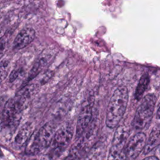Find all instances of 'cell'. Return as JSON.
I'll return each instance as SVG.
<instances>
[{"label": "cell", "mask_w": 160, "mask_h": 160, "mask_svg": "<svg viewBox=\"0 0 160 160\" xmlns=\"http://www.w3.org/2000/svg\"><path fill=\"white\" fill-rule=\"evenodd\" d=\"M146 144V136L142 132L134 135L127 142L126 152L127 158L135 159L144 149Z\"/></svg>", "instance_id": "8"}, {"label": "cell", "mask_w": 160, "mask_h": 160, "mask_svg": "<svg viewBox=\"0 0 160 160\" xmlns=\"http://www.w3.org/2000/svg\"><path fill=\"white\" fill-rule=\"evenodd\" d=\"M93 102L92 99L86 101L79 113L76 126V138H80L89 126L92 118Z\"/></svg>", "instance_id": "6"}, {"label": "cell", "mask_w": 160, "mask_h": 160, "mask_svg": "<svg viewBox=\"0 0 160 160\" xmlns=\"http://www.w3.org/2000/svg\"><path fill=\"white\" fill-rule=\"evenodd\" d=\"M67 155L66 149L51 148V149L44 155L41 160H64Z\"/></svg>", "instance_id": "12"}, {"label": "cell", "mask_w": 160, "mask_h": 160, "mask_svg": "<svg viewBox=\"0 0 160 160\" xmlns=\"http://www.w3.org/2000/svg\"><path fill=\"white\" fill-rule=\"evenodd\" d=\"M73 135V128L71 124H66L59 128L54 134L51 147L66 149L70 143Z\"/></svg>", "instance_id": "7"}, {"label": "cell", "mask_w": 160, "mask_h": 160, "mask_svg": "<svg viewBox=\"0 0 160 160\" xmlns=\"http://www.w3.org/2000/svg\"><path fill=\"white\" fill-rule=\"evenodd\" d=\"M2 154V152H1V149H0V156H1Z\"/></svg>", "instance_id": "21"}, {"label": "cell", "mask_w": 160, "mask_h": 160, "mask_svg": "<svg viewBox=\"0 0 160 160\" xmlns=\"http://www.w3.org/2000/svg\"><path fill=\"white\" fill-rule=\"evenodd\" d=\"M55 126L51 122L45 124L28 141L26 152L28 154H36L48 148L52 142L54 134Z\"/></svg>", "instance_id": "2"}, {"label": "cell", "mask_w": 160, "mask_h": 160, "mask_svg": "<svg viewBox=\"0 0 160 160\" xmlns=\"http://www.w3.org/2000/svg\"><path fill=\"white\" fill-rule=\"evenodd\" d=\"M156 152V155H157V156H156V157L158 158V159L160 158V144L158 146Z\"/></svg>", "instance_id": "19"}, {"label": "cell", "mask_w": 160, "mask_h": 160, "mask_svg": "<svg viewBox=\"0 0 160 160\" xmlns=\"http://www.w3.org/2000/svg\"><path fill=\"white\" fill-rule=\"evenodd\" d=\"M28 96L22 92L15 98L7 102L2 114V122L4 126L12 128L18 126L21 118L24 102Z\"/></svg>", "instance_id": "4"}, {"label": "cell", "mask_w": 160, "mask_h": 160, "mask_svg": "<svg viewBox=\"0 0 160 160\" xmlns=\"http://www.w3.org/2000/svg\"><path fill=\"white\" fill-rule=\"evenodd\" d=\"M22 71V70L21 68L14 69V70H12L9 76V81L13 82L14 81H15L19 77V76L21 74Z\"/></svg>", "instance_id": "17"}, {"label": "cell", "mask_w": 160, "mask_h": 160, "mask_svg": "<svg viewBox=\"0 0 160 160\" xmlns=\"http://www.w3.org/2000/svg\"><path fill=\"white\" fill-rule=\"evenodd\" d=\"M36 32L34 29L31 27L23 28L15 38L12 47L13 49H22L29 44L34 39Z\"/></svg>", "instance_id": "9"}, {"label": "cell", "mask_w": 160, "mask_h": 160, "mask_svg": "<svg viewBox=\"0 0 160 160\" xmlns=\"http://www.w3.org/2000/svg\"><path fill=\"white\" fill-rule=\"evenodd\" d=\"M149 83V77L148 74H145L140 78L138 86L135 91V98L137 100H140L142 98V95L146 91Z\"/></svg>", "instance_id": "14"}, {"label": "cell", "mask_w": 160, "mask_h": 160, "mask_svg": "<svg viewBox=\"0 0 160 160\" xmlns=\"http://www.w3.org/2000/svg\"><path fill=\"white\" fill-rule=\"evenodd\" d=\"M143 160H159V159L156 158L155 156H149L148 158H146Z\"/></svg>", "instance_id": "20"}, {"label": "cell", "mask_w": 160, "mask_h": 160, "mask_svg": "<svg viewBox=\"0 0 160 160\" xmlns=\"http://www.w3.org/2000/svg\"><path fill=\"white\" fill-rule=\"evenodd\" d=\"M129 130L126 126H119L116 130L109 149L108 160H126V146Z\"/></svg>", "instance_id": "5"}, {"label": "cell", "mask_w": 160, "mask_h": 160, "mask_svg": "<svg viewBox=\"0 0 160 160\" xmlns=\"http://www.w3.org/2000/svg\"><path fill=\"white\" fill-rule=\"evenodd\" d=\"M156 118L158 119H160V101L159 102V105H158V110H157V112H156Z\"/></svg>", "instance_id": "18"}, {"label": "cell", "mask_w": 160, "mask_h": 160, "mask_svg": "<svg viewBox=\"0 0 160 160\" xmlns=\"http://www.w3.org/2000/svg\"><path fill=\"white\" fill-rule=\"evenodd\" d=\"M160 136V128L155 127L151 131L148 140L144 148V154L149 153L156 146H157L158 141Z\"/></svg>", "instance_id": "13"}, {"label": "cell", "mask_w": 160, "mask_h": 160, "mask_svg": "<svg viewBox=\"0 0 160 160\" xmlns=\"http://www.w3.org/2000/svg\"><path fill=\"white\" fill-rule=\"evenodd\" d=\"M52 55L51 54L41 55L37 61L34 62V65L32 66L31 71L29 73L28 81H29L36 77L38 74L41 71V70L47 65L48 62L50 61Z\"/></svg>", "instance_id": "11"}, {"label": "cell", "mask_w": 160, "mask_h": 160, "mask_svg": "<svg viewBox=\"0 0 160 160\" xmlns=\"http://www.w3.org/2000/svg\"><path fill=\"white\" fill-rule=\"evenodd\" d=\"M34 126L31 122H26L19 129L15 137V144L21 146L28 141L32 134Z\"/></svg>", "instance_id": "10"}, {"label": "cell", "mask_w": 160, "mask_h": 160, "mask_svg": "<svg viewBox=\"0 0 160 160\" xmlns=\"http://www.w3.org/2000/svg\"><path fill=\"white\" fill-rule=\"evenodd\" d=\"M53 76V72L51 71H47L46 72H45L42 76H41V79H40V82L41 84H44L45 83H46Z\"/></svg>", "instance_id": "15"}, {"label": "cell", "mask_w": 160, "mask_h": 160, "mask_svg": "<svg viewBox=\"0 0 160 160\" xmlns=\"http://www.w3.org/2000/svg\"><path fill=\"white\" fill-rule=\"evenodd\" d=\"M128 91L125 86H119L112 93L106 112V124L110 128H116L122 119L128 102Z\"/></svg>", "instance_id": "1"}, {"label": "cell", "mask_w": 160, "mask_h": 160, "mask_svg": "<svg viewBox=\"0 0 160 160\" xmlns=\"http://www.w3.org/2000/svg\"><path fill=\"white\" fill-rule=\"evenodd\" d=\"M7 66L8 63L6 62H2L0 64V82L6 77L7 74Z\"/></svg>", "instance_id": "16"}, {"label": "cell", "mask_w": 160, "mask_h": 160, "mask_svg": "<svg viewBox=\"0 0 160 160\" xmlns=\"http://www.w3.org/2000/svg\"><path fill=\"white\" fill-rule=\"evenodd\" d=\"M156 102V97L153 94H149L142 98L132 121V126L134 129H142L151 122Z\"/></svg>", "instance_id": "3"}]
</instances>
